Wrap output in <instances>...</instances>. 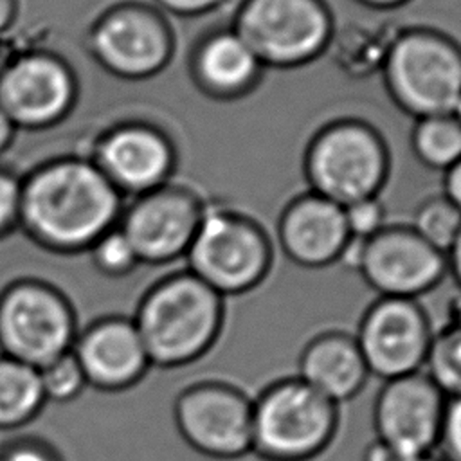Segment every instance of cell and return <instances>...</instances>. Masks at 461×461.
<instances>
[{"label": "cell", "mask_w": 461, "mask_h": 461, "mask_svg": "<svg viewBox=\"0 0 461 461\" xmlns=\"http://www.w3.org/2000/svg\"><path fill=\"white\" fill-rule=\"evenodd\" d=\"M122 209V194L90 157H58L20 178L18 227L50 252H88Z\"/></svg>", "instance_id": "cell-1"}, {"label": "cell", "mask_w": 461, "mask_h": 461, "mask_svg": "<svg viewBox=\"0 0 461 461\" xmlns=\"http://www.w3.org/2000/svg\"><path fill=\"white\" fill-rule=\"evenodd\" d=\"M151 366L184 367L216 344L223 328L221 295L191 272L155 283L131 317Z\"/></svg>", "instance_id": "cell-2"}, {"label": "cell", "mask_w": 461, "mask_h": 461, "mask_svg": "<svg viewBox=\"0 0 461 461\" xmlns=\"http://www.w3.org/2000/svg\"><path fill=\"white\" fill-rule=\"evenodd\" d=\"M339 405L299 376L270 382L252 398V452L263 461H312L335 439Z\"/></svg>", "instance_id": "cell-3"}, {"label": "cell", "mask_w": 461, "mask_h": 461, "mask_svg": "<svg viewBox=\"0 0 461 461\" xmlns=\"http://www.w3.org/2000/svg\"><path fill=\"white\" fill-rule=\"evenodd\" d=\"M77 331L72 303L49 281L18 277L0 290V355L41 369L72 351Z\"/></svg>", "instance_id": "cell-4"}, {"label": "cell", "mask_w": 461, "mask_h": 461, "mask_svg": "<svg viewBox=\"0 0 461 461\" xmlns=\"http://www.w3.org/2000/svg\"><path fill=\"white\" fill-rule=\"evenodd\" d=\"M173 420L180 438L212 459L252 452V398L223 380H202L178 393Z\"/></svg>", "instance_id": "cell-5"}, {"label": "cell", "mask_w": 461, "mask_h": 461, "mask_svg": "<svg viewBox=\"0 0 461 461\" xmlns=\"http://www.w3.org/2000/svg\"><path fill=\"white\" fill-rule=\"evenodd\" d=\"M185 254L191 274L221 297L254 288L268 268L261 234L236 216L212 211L200 216Z\"/></svg>", "instance_id": "cell-6"}, {"label": "cell", "mask_w": 461, "mask_h": 461, "mask_svg": "<svg viewBox=\"0 0 461 461\" xmlns=\"http://www.w3.org/2000/svg\"><path fill=\"white\" fill-rule=\"evenodd\" d=\"M76 101V74L54 52L29 50L0 70V106L16 130L52 128L72 112Z\"/></svg>", "instance_id": "cell-7"}, {"label": "cell", "mask_w": 461, "mask_h": 461, "mask_svg": "<svg viewBox=\"0 0 461 461\" xmlns=\"http://www.w3.org/2000/svg\"><path fill=\"white\" fill-rule=\"evenodd\" d=\"M387 83L409 112L443 117L456 112L461 99V56L445 41L411 34L402 38L387 58Z\"/></svg>", "instance_id": "cell-8"}, {"label": "cell", "mask_w": 461, "mask_h": 461, "mask_svg": "<svg viewBox=\"0 0 461 461\" xmlns=\"http://www.w3.org/2000/svg\"><path fill=\"white\" fill-rule=\"evenodd\" d=\"M445 405V393L423 371L385 380L373 403L375 441L402 459L434 454Z\"/></svg>", "instance_id": "cell-9"}, {"label": "cell", "mask_w": 461, "mask_h": 461, "mask_svg": "<svg viewBox=\"0 0 461 461\" xmlns=\"http://www.w3.org/2000/svg\"><path fill=\"white\" fill-rule=\"evenodd\" d=\"M94 61L121 79H144L160 72L171 56L164 20L140 4H117L103 11L88 29Z\"/></svg>", "instance_id": "cell-10"}, {"label": "cell", "mask_w": 461, "mask_h": 461, "mask_svg": "<svg viewBox=\"0 0 461 461\" xmlns=\"http://www.w3.org/2000/svg\"><path fill=\"white\" fill-rule=\"evenodd\" d=\"M353 337L369 375L385 382L423 371L432 324L414 299L382 297L366 310Z\"/></svg>", "instance_id": "cell-11"}, {"label": "cell", "mask_w": 461, "mask_h": 461, "mask_svg": "<svg viewBox=\"0 0 461 461\" xmlns=\"http://www.w3.org/2000/svg\"><path fill=\"white\" fill-rule=\"evenodd\" d=\"M328 31V16L315 0H247L236 34L258 61L295 65L322 49Z\"/></svg>", "instance_id": "cell-12"}, {"label": "cell", "mask_w": 461, "mask_h": 461, "mask_svg": "<svg viewBox=\"0 0 461 461\" xmlns=\"http://www.w3.org/2000/svg\"><path fill=\"white\" fill-rule=\"evenodd\" d=\"M385 169L376 137L362 126L340 124L312 146L308 173L319 196L348 207L373 196Z\"/></svg>", "instance_id": "cell-13"}, {"label": "cell", "mask_w": 461, "mask_h": 461, "mask_svg": "<svg viewBox=\"0 0 461 461\" xmlns=\"http://www.w3.org/2000/svg\"><path fill=\"white\" fill-rule=\"evenodd\" d=\"M196 203L178 189L158 187L122 209L119 227L139 263L162 265L184 256L200 221Z\"/></svg>", "instance_id": "cell-14"}, {"label": "cell", "mask_w": 461, "mask_h": 461, "mask_svg": "<svg viewBox=\"0 0 461 461\" xmlns=\"http://www.w3.org/2000/svg\"><path fill=\"white\" fill-rule=\"evenodd\" d=\"M90 160L122 196H139L164 185L173 153L157 128L128 121L99 135Z\"/></svg>", "instance_id": "cell-15"}, {"label": "cell", "mask_w": 461, "mask_h": 461, "mask_svg": "<svg viewBox=\"0 0 461 461\" xmlns=\"http://www.w3.org/2000/svg\"><path fill=\"white\" fill-rule=\"evenodd\" d=\"M357 268L382 297L414 299L439 281L443 259L416 232L394 229L364 241Z\"/></svg>", "instance_id": "cell-16"}, {"label": "cell", "mask_w": 461, "mask_h": 461, "mask_svg": "<svg viewBox=\"0 0 461 461\" xmlns=\"http://www.w3.org/2000/svg\"><path fill=\"white\" fill-rule=\"evenodd\" d=\"M86 385L103 393H121L137 385L151 362L130 317L106 315L92 321L72 346Z\"/></svg>", "instance_id": "cell-17"}, {"label": "cell", "mask_w": 461, "mask_h": 461, "mask_svg": "<svg viewBox=\"0 0 461 461\" xmlns=\"http://www.w3.org/2000/svg\"><path fill=\"white\" fill-rule=\"evenodd\" d=\"M295 376L340 405L360 394L371 375L353 335L322 331L301 349Z\"/></svg>", "instance_id": "cell-18"}, {"label": "cell", "mask_w": 461, "mask_h": 461, "mask_svg": "<svg viewBox=\"0 0 461 461\" xmlns=\"http://www.w3.org/2000/svg\"><path fill=\"white\" fill-rule=\"evenodd\" d=\"M279 234L286 254L306 267L337 259L349 240L344 207L322 196L303 198L290 205Z\"/></svg>", "instance_id": "cell-19"}, {"label": "cell", "mask_w": 461, "mask_h": 461, "mask_svg": "<svg viewBox=\"0 0 461 461\" xmlns=\"http://www.w3.org/2000/svg\"><path fill=\"white\" fill-rule=\"evenodd\" d=\"M258 58L236 32H223L205 41L196 58V72L205 86L240 90L250 83Z\"/></svg>", "instance_id": "cell-20"}, {"label": "cell", "mask_w": 461, "mask_h": 461, "mask_svg": "<svg viewBox=\"0 0 461 461\" xmlns=\"http://www.w3.org/2000/svg\"><path fill=\"white\" fill-rule=\"evenodd\" d=\"M40 371L0 355V430L31 423L45 405Z\"/></svg>", "instance_id": "cell-21"}, {"label": "cell", "mask_w": 461, "mask_h": 461, "mask_svg": "<svg viewBox=\"0 0 461 461\" xmlns=\"http://www.w3.org/2000/svg\"><path fill=\"white\" fill-rule=\"evenodd\" d=\"M423 373L447 398L461 394V319L434 330Z\"/></svg>", "instance_id": "cell-22"}, {"label": "cell", "mask_w": 461, "mask_h": 461, "mask_svg": "<svg viewBox=\"0 0 461 461\" xmlns=\"http://www.w3.org/2000/svg\"><path fill=\"white\" fill-rule=\"evenodd\" d=\"M414 148L432 167H452L461 160V124L457 119L427 117L414 131Z\"/></svg>", "instance_id": "cell-23"}, {"label": "cell", "mask_w": 461, "mask_h": 461, "mask_svg": "<svg viewBox=\"0 0 461 461\" xmlns=\"http://www.w3.org/2000/svg\"><path fill=\"white\" fill-rule=\"evenodd\" d=\"M88 252L97 272L108 277H124L139 265V258L119 223L99 236Z\"/></svg>", "instance_id": "cell-24"}, {"label": "cell", "mask_w": 461, "mask_h": 461, "mask_svg": "<svg viewBox=\"0 0 461 461\" xmlns=\"http://www.w3.org/2000/svg\"><path fill=\"white\" fill-rule=\"evenodd\" d=\"M38 371L45 402L68 403L88 387L72 351L58 357Z\"/></svg>", "instance_id": "cell-25"}, {"label": "cell", "mask_w": 461, "mask_h": 461, "mask_svg": "<svg viewBox=\"0 0 461 461\" xmlns=\"http://www.w3.org/2000/svg\"><path fill=\"white\" fill-rule=\"evenodd\" d=\"M461 230V212L448 200L427 203L416 216V234L436 250H450Z\"/></svg>", "instance_id": "cell-26"}, {"label": "cell", "mask_w": 461, "mask_h": 461, "mask_svg": "<svg viewBox=\"0 0 461 461\" xmlns=\"http://www.w3.org/2000/svg\"><path fill=\"white\" fill-rule=\"evenodd\" d=\"M0 461H63L59 452L43 438L20 436L0 445Z\"/></svg>", "instance_id": "cell-27"}, {"label": "cell", "mask_w": 461, "mask_h": 461, "mask_svg": "<svg viewBox=\"0 0 461 461\" xmlns=\"http://www.w3.org/2000/svg\"><path fill=\"white\" fill-rule=\"evenodd\" d=\"M438 448L441 461H461V394L447 398Z\"/></svg>", "instance_id": "cell-28"}, {"label": "cell", "mask_w": 461, "mask_h": 461, "mask_svg": "<svg viewBox=\"0 0 461 461\" xmlns=\"http://www.w3.org/2000/svg\"><path fill=\"white\" fill-rule=\"evenodd\" d=\"M344 216L349 234L360 240H367L376 234L382 223V209L373 198L348 205L344 209Z\"/></svg>", "instance_id": "cell-29"}, {"label": "cell", "mask_w": 461, "mask_h": 461, "mask_svg": "<svg viewBox=\"0 0 461 461\" xmlns=\"http://www.w3.org/2000/svg\"><path fill=\"white\" fill-rule=\"evenodd\" d=\"M20 218V178L0 167V240L18 227Z\"/></svg>", "instance_id": "cell-30"}, {"label": "cell", "mask_w": 461, "mask_h": 461, "mask_svg": "<svg viewBox=\"0 0 461 461\" xmlns=\"http://www.w3.org/2000/svg\"><path fill=\"white\" fill-rule=\"evenodd\" d=\"M160 7L175 14H200L212 9L220 0H155Z\"/></svg>", "instance_id": "cell-31"}, {"label": "cell", "mask_w": 461, "mask_h": 461, "mask_svg": "<svg viewBox=\"0 0 461 461\" xmlns=\"http://www.w3.org/2000/svg\"><path fill=\"white\" fill-rule=\"evenodd\" d=\"M447 200L461 212V160H457L447 173Z\"/></svg>", "instance_id": "cell-32"}, {"label": "cell", "mask_w": 461, "mask_h": 461, "mask_svg": "<svg viewBox=\"0 0 461 461\" xmlns=\"http://www.w3.org/2000/svg\"><path fill=\"white\" fill-rule=\"evenodd\" d=\"M16 128L11 122V119L5 115V112L0 106V155L13 144Z\"/></svg>", "instance_id": "cell-33"}, {"label": "cell", "mask_w": 461, "mask_h": 461, "mask_svg": "<svg viewBox=\"0 0 461 461\" xmlns=\"http://www.w3.org/2000/svg\"><path fill=\"white\" fill-rule=\"evenodd\" d=\"M18 14V0H0V34L5 32Z\"/></svg>", "instance_id": "cell-34"}, {"label": "cell", "mask_w": 461, "mask_h": 461, "mask_svg": "<svg viewBox=\"0 0 461 461\" xmlns=\"http://www.w3.org/2000/svg\"><path fill=\"white\" fill-rule=\"evenodd\" d=\"M450 256H452V268H454V274L461 285V230L454 241V245L450 247Z\"/></svg>", "instance_id": "cell-35"}, {"label": "cell", "mask_w": 461, "mask_h": 461, "mask_svg": "<svg viewBox=\"0 0 461 461\" xmlns=\"http://www.w3.org/2000/svg\"><path fill=\"white\" fill-rule=\"evenodd\" d=\"M394 461H441L438 456L430 454V456H421V457H407V459H402V457H396Z\"/></svg>", "instance_id": "cell-36"}, {"label": "cell", "mask_w": 461, "mask_h": 461, "mask_svg": "<svg viewBox=\"0 0 461 461\" xmlns=\"http://www.w3.org/2000/svg\"><path fill=\"white\" fill-rule=\"evenodd\" d=\"M369 4H375V5H394V4H400L403 0H366Z\"/></svg>", "instance_id": "cell-37"}, {"label": "cell", "mask_w": 461, "mask_h": 461, "mask_svg": "<svg viewBox=\"0 0 461 461\" xmlns=\"http://www.w3.org/2000/svg\"><path fill=\"white\" fill-rule=\"evenodd\" d=\"M454 113H457V121H459V124H461V99H459V103H457Z\"/></svg>", "instance_id": "cell-38"}]
</instances>
